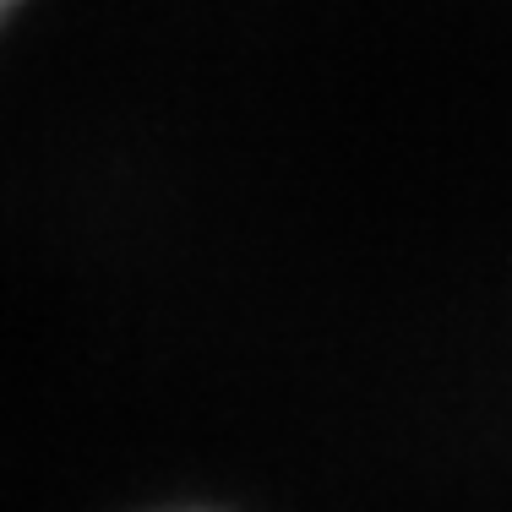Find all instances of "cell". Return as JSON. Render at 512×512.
Here are the masks:
<instances>
[{"instance_id":"6da1fadb","label":"cell","mask_w":512,"mask_h":512,"mask_svg":"<svg viewBox=\"0 0 512 512\" xmlns=\"http://www.w3.org/2000/svg\"><path fill=\"white\" fill-rule=\"evenodd\" d=\"M11 6H17V0H0V22H6V11H11Z\"/></svg>"},{"instance_id":"7a4b0ae2","label":"cell","mask_w":512,"mask_h":512,"mask_svg":"<svg viewBox=\"0 0 512 512\" xmlns=\"http://www.w3.org/2000/svg\"><path fill=\"white\" fill-rule=\"evenodd\" d=\"M175 512H213V507H175Z\"/></svg>"}]
</instances>
